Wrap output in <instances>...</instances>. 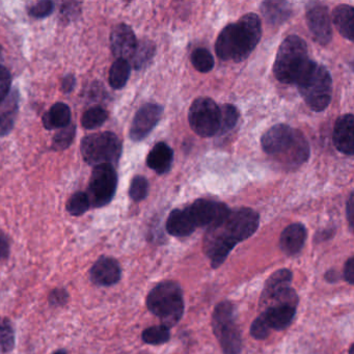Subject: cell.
Returning a JSON list of instances; mask_svg holds the SVG:
<instances>
[{
	"label": "cell",
	"mask_w": 354,
	"mask_h": 354,
	"mask_svg": "<svg viewBox=\"0 0 354 354\" xmlns=\"http://www.w3.org/2000/svg\"><path fill=\"white\" fill-rule=\"evenodd\" d=\"M296 308L290 304H270L262 315L271 329L283 330L293 321Z\"/></svg>",
	"instance_id": "d6986e66"
},
{
	"label": "cell",
	"mask_w": 354,
	"mask_h": 354,
	"mask_svg": "<svg viewBox=\"0 0 354 354\" xmlns=\"http://www.w3.org/2000/svg\"><path fill=\"white\" fill-rule=\"evenodd\" d=\"M270 330L271 328L262 314L258 318H256V320H254L252 326H250V335L256 339H267L270 335Z\"/></svg>",
	"instance_id": "8d00e7d4"
},
{
	"label": "cell",
	"mask_w": 354,
	"mask_h": 354,
	"mask_svg": "<svg viewBox=\"0 0 354 354\" xmlns=\"http://www.w3.org/2000/svg\"><path fill=\"white\" fill-rule=\"evenodd\" d=\"M167 231L174 237H187L196 229L194 221L190 218L187 210L175 209L169 213L167 221Z\"/></svg>",
	"instance_id": "44dd1931"
},
{
	"label": "cell",
	"mask_w": 354,
	"mask_h": 354,
	"mask_svg": "<svg viewBox=\"0 0 354 354\" xmlns=\"http://www.w3.org/2000/svg\"><path fill=\"white\" fill-rule=\"evenodd\" d=\"M142 339L149 345H162L171 339V330L162 324L148 327L142 331Z\"/></svg>",
	"instance_id": "4316f807"
},
{
	"label": "cell",
	"mask_w": 354,
	"mask_h": 354,
	"mask_svg": "<svg viewBox=\"0 0 354 354\" xmlns=\"http://www.w3.org/2000/svg\"><path fill=\"white\" fill-rule=\"evenodd\" d=\"M82 158L88 165L115 167L122 154V142L113 132H99L82 138L80 144Z\"/></svg>",
	"instance_id": "8992f818"
},
{
	"label": "cell",
	"mask_w": 354,
	"mask_h": 354,
	"mask_svg": "<svg viewBox=\"0 0 354 354\" xmlns=\"http://www.w3.org/2000/svg\"><path fill=\"white\" fill-rule=\"evenodd\" d=\"M192 63L196 71L201 73H208L214 67L212 53L205 48H198L192 53Z\"/></svg>",
	"instance_id": "f546056e"
},
{
	"label": "cell",
	"mask_w": 354,
	"mask_h": 354,
	"mask_svg": "<svg viewBox=\"0 0 354 354\" xmlns=\"http://www.w3.org/2000/svg\"><path fill=\"white\" fill-rule=\"evenodd\" d=\"M353 194H350L349 200L346 205V214H347L348 221H349L350 227H353Z\"/></svg>",
	"instance_id": "b9f144b4"
},
{
	"label": "cell",
	"mask_w": 354,
	"mask_h": 354,
	"mask_svg": "<svg viewBox=\"0 0 354 354\" xmlns=\"http://www.w3.org/2000/svg\"><path fill=\"white\" fill-rule=\"evenodd\" d=\"M292 279H293V273L291 272L290 269H279V270L273 272L265 283L264 290H263L262 296H261V301H268L275 294L290 288Z\"/></svg>",
	"instance_id": "7402d4cb"
},
{
	"label": "cell",
	"mask_w": 354,
	"mask_h": 354,
	"mask_svg": "<svg viewBox=\"0 0 354 354\" xmlns=\"http://www.w3.org/2000/svg\"><path fill=\"white\" fill-rule=\"evenodd\" d=\"M333 24L337 28V32L352 42L354 40L353 26H354V9L350 6L339 5L333 10Z\"/></svg>",
	"instance_id": "cb8c5ba5"
},
{
	"label": "cell",
	"mask_w": 354,
	"mask_h": 354,
	"mask_svg": "<svg viewBox=\"0 0 354 354\" xmlns=\"http://www.w3.org/2000/svg\"><path fill=\"white\" fill-rule=\"evenodd\" d=\"M109 119V113L102 107H92L82 115V125L84 129L93 130L101 127Z\"/></svg>",
	"instance_id": "83f0119b"
},
{
	"label": "cell",
	"mask_w": 354,
	"mask_h": 354,
	"mask_svg": "<svg viewBox=\"0 0 354 354\" xmlns=\"http://www.w3.org/2000/svg\"><path fill=\"white\" fill-rule=\"evenodd\" d=\"M118 187V175L115 167L111 165H100L94 167L90 182L88 194L91 206L101 208L113 201Z\"/></svg>",
	"instance_id": "30bf717a"
},
{
	"label": "cell",
	"mask_w": 354,
	"mask_h": 354,
	"mask_svg": "<svg viewBox=\"0 0 354 354\" xmlns=\"http://www.w3.org/2000/svg\"><path fill=\"white\" fill-rule=\"evenodd\" d=\"M55 9V3L50 0H43L39 3H35L32 7L28 9V15L36 19H42L50 15Z\"/></svg>",
	"instance_id": "d590c367"
},
{
	"label": "cell",
	"mask_w": 354,
	"mask_h": 354,
	"mask_svg": "<svg viewBox=\"0 0 354 354\" xmlns=\"http://www.w3.org/2000/svg\"><path fill=\"white\" fill-rule=\"evenodd\" d=\"M43 125L46 129H62L71 124V109L65 103H55L43 115Z\"/></svg>",
	"instance_id": "603a6c76"
},
{
	"label": "cell",
	"mask_w": 354,
	"mask_h": 354,
	"mask_svg": "<svg viewBox=\"0 0 354 354\" xmlns=\"http://www.w3.org/2000/svg\"><path fill=\"white\" fill-rule=\"evenodd\" d=\"M68 293L65 289H55L49 295V301L53 306H63L68 301Z\"/></svg>",
	"instance_id": "f35d334b"
},
{
	"label": "cell",
	"mask_w": 354,
	"mask_h": 354,
	"mask_svg": "<svg viewBox=\"0 0 354 354\" xmlns=\"http://www.w3.org/2000/svg\"><path fill=\"white\" fill-rule=\"evenodd\" d=\"M19 111V93L13 90L0 101V136H6L13 130Z\"/></svg>",
	"instance_id": "ac0fdd59"
},
{
	"label": "cell",
	"mask_w": 354,
	"mask_h": 354,
	"mask_svg": "<svg viewBox=\"0 0 354 354\" xmlns=\"http://www.w3.org/2000/svg\"><path fill=\"white\" fill-rule=\"evenodd\" d=\"M344 279L349 285L354 283V259L349 258L344 265Z\"/></svg>",
	"instance_id": "ab89813d"
},
{
	"label": "cell",
	"mask_w": 354,
	"mask_h": 354,
	"mask_svg": "<svg viewBox=\"0 0 354 354\" xmlns=\"http://www.w3.org/2000/svg\"><path fill=\"white\" fill-rule=\"evenodd\" d=\"M76 127L70 124L67 127L62 128L53 138V148L57 151H64L69 148L75 138Z\"/></svg>",
	"instance_id": "836d02e7"
},
{
	"label": "cell",
	"mask_w": 354,
	"mask_h": 354,
	"mask_svg": "<svg viewBox=\"0 0 354 354\" xmlns=\"http://www.w3.org/2000/svg\"><path fill=\"white\" fill-rule=\"evenodd\" d=\"M306 24L317 43L327 45L333 39V28L327 7L317 3L308 8L306 12Z\"/></svg>",
	"instance_id": "4fadbf2b"
},
{
	"label": "cell",
	"mask_w": 354,
	"mask_h": 354,
	"mask_svg": "<svg viewBox=\"0 0 354 354\" xmlns=\"http://www.w3.org/2000/svg\"><path fill=\"white\" fill-rule=\"evenodd\" d=\"M91 203L86 192H75L67 203V211L73 216H80L90 209Z\"/></svg>",
	"instance_id": "1f68e13d"
},
{
	"label": "cell",
	"mask_w": 354,
	"mask_h": 354,
	"mask_svg": "<svg viewBox=\"0 0 354 354\" xmlns=\"http://www.w3.org/2000/svg\"><path fill=\"white\" fill-rule=\"evenodd\" d=\"M308 45L300 37H287L277 50L273 65L275 78L281 84H296L313 61L308 57Z\"/></svg>",
	"instance_id": "3957f363"
},
{
	"label": "cell",
	"mask_w": 354,
	"mask_h": 354,
	"mask_svg": "<svg viewBox=\"0 0 354 354\" xmlns=\"http://www.w3.org/2000/svg\"><path fill=\"white\" fill-rule=\"evenodd\" d=\"M149 182L142 176H136L132 179L129 188V196L134 202H142L148 196Z\"/></svg>",
	"instance_id": "e575fe53"
},
{
	"label": "cell",
	"mask_w": 354,
	"mask_h": 354,
	"mask_svg": "<svg viewBox=\"0 0 354 354\" xmlns=\"http://www.w3.org/2000/svg\"><path fill=\"white\" fill-rule=\"evenodd\" d=\"M353 348H354V345H353V344H352V345L350 346L349 354H353Z\"/></svg>",
	"instance_id": "f6af8a7d"
},
{
	"label": "cell",
	"mask_w": 354,
	"mask_h": 354,
	"mask_svg": "<svg viewBox=\"0 0 354 354\" xmlns=\"http://www.w3.org/2000/svg\"><path fill=\"white\" fill-rule=\"evenodd\" d=\"M174 160V151L169 145L160 142L153 147L147 157V165L158 175H165L171 171Z\"/></svg>",
	"instance_id": "ffe728a7"
},
{
	"label": "cell",
	"mask_w": 354,
	"mask_h": 354,
	"mask_svg": "<svg viewBox=\"0 0 354 354\" xmlns=\"http://www.w3.org/2000/svg\"><path fill=\"white\" fill-rule=\"evenodd\" d=\"M262 24L256 14L242 16L235 24L225 26L215 43L217 57L223 61L240 63L250 57L260 42Z\"/></svg>",
	"instance_id": "6da1fadb"
},
{
	"label": "cell",
	"mask_w": 354,
	"mask_h": 354,
	"mask_svg": "<svg viewBox=\"0 0 354 354\" xmlns=\"http://www.w3.org/2000/svg\"><path fill=\"white\" fill-rule=\"evenodd\" d=\"M263 151L288 167H300L310 158V145L299 130L279 124L261 138Z\"/></svg>",
	"instance_id": "7a4b0ae2"
},
{
	"label": "cell",
	"mask_w": 354,
	"mask_h": 354,
	"mask_svg": "<svg viewBox=\"0 0 354 354\" xmlns=\"http://www.w3.org/2000/svg\"><path fill=\"white\" fill-rule=\"evenodd\" d=\"M306 237L308 232L302 223H292L281 233L279 237V248L287 256H295L304 248Z\"/></svg>",
	"instance_id": "e0dca14e"
},
{
	"label": "cell",
	"mask_w": 354,
	"mask_h": 354,
	"mask_svg": "<svg viewBox=\"0 0 354 354\" xmlns=\"http://www.w3.org/2000/svg\"><path fill=\"white\" fill-rule=\"evenodd\" d=\"M186 210L196 227L207 229L221 225L230 212L229 207L223 203L206 198L196 200Z\"/></svg>",
	"instance_id": "8fae6325"
},
{
	"label": "cell",
	"mask_w": 354,
	"mask_h": 354,
	"mask_svg": "<svg viewBox=\"0 0 354 354\" xmlns=\"http://www.w3.org/2000/svg\"><path fill=\"white\" fill-rule=\"evenodd\" d=\"M15 346V331L8 319H0V350L10 352Z\"/></svg>",
	"instance_id": "d6a6232c"
},
{
	"label": "cell",
	"mask_w": 354,
	"mask_h": 354,
	"mask_svg": "<svg viewBox=\"0 0 354 354\" xmlns=\"http://www.w3.org/2000/svg\"><path fill=\"white\" fill-rule=\"evenodd\" d=\"M325 279H326L327 283H337L339 279V274L337 273V270L335 269H331V270L327 271L325 273Z\"/></svg>",
	"instance_id": "7bdbcfd3"
},
{
	"label": "cell",
	"mask_w": 354,
	"mask_h": 354,
	"mask_svg": "<svg viewBox=\"0 0 354 354\" xmlns=\"http://www.w3.org/2000/svg\"><path fill=\"white\" fill-rule=\"evenodd\" d=\"M76 80L74 77V75L72 74H68L62 80V91H63L65 94H69L75 88Z\"/></svg>",
	"instance_id": "60d3db41"
},
{
	"label": "cell",
	"mask_w": 354,
	"mask_h": 354,
	"mask_svg": "<svg viewBox=\"0 0 354 354\" xmlns=\"http://www.w3.org/2000/svg\"><path fill=\"white\" fill-rule=\"evenodd\" d=\"M221 109V126L218 134H225L231 131L237 124L239 115L237 109L232 104H223Z\"/></svg>",
	"instance_id": "4dcf8cb0"
},
{
	"label": "cell",
	"mask_w": 354,
	"mask_h": 354,
	"mask_svg": "<svg viewBox=\"0 0 354 354\" xmlns=\"http://www.w3.org/2000/svg\"><path fill=\"white\" fill-rule=\"evenodd\" d=\"M300 96L308 107L316 113L325 111L333 96V80L324 66L313 61L306 73L296 84Z\"/></svg>",
	"instance_id": "5b68a950"
},
{
	"label": "cell",
	"mask_w": 354,
	"mask_h": 354,
	"mask_svg": "<svg viewBox=\"0 0 354 354\" xmlns=\"http://www.w3.org/2000/svg\"><path fill=\"white\" fill-rule=\"evenodd\" d=\"M147 308L160 319L161 324L171 328L184 314L183 292L174 281H165L155 286L147 296Z\"/></svg>",
	"instance_id": "277c9868"
},
{
	"label": "cell",
	"mask_w": 354,
	"mask_h": 354,
	"mask_svg": "<svg viewBox=\"0 0 354 354\" xmlns=\"http://www.w3.org/2000/svg\"><path fill=\"white\" fill-rule=\"evenodd\" d=\"M12 77L9 70L0 65V101L7 97L11 88Z\"/></svg>",
	"instance_id": "74e56055"
},
{
	"label": "cell",
	"mask_w": 354,
	"mask_h": 354,
	"mask_svg": "<svg viewBox=\"0 0 354 354\" xmlns=\"http://www.w3.org/2000/svg\"><path fill=\"white\" fill-rule=\"evenodd\" d=\"M130 72H131V67L129 62L125 59H117L109 70V80L111 88L113 90H122L129 80Z\"/></svg>",
	"instance_id": "d4e9b609"
},
{
	"label": "cell",
	"mask_w": 354,
	"mask_h": 354,
	"mask_svg": "<svg viewBox=\"0 0 354 354\" xmlns=\"http://www.w3.org/2000/svg\"><path fill=\"white\" fill-rule=\"evenodd\" d=\"M260 225V216L250 208L230 210L225 221L217 225L219 231L232 243L237 245L239 242L252 237Z\"/></svg>",
	"instance_id": "9c48e42d"
},
{
	"label": "cell",
	"mask_w": 354,
	"mask_h": 354,
	"mask_svg": "<svg viewBox=\"0 0 354 354\" xmlns=\"http://www.w3.org/2000/svg\"><path fill=\"white\" fill-rule=\"evenodd\" d=\"M354 118L351 113L342 115L335 122L333 129V145L337 151L352 156L353 147Z\"/></svg>",
	"instance_id": "2e32d148"
},
{
	"label": "cell",
	"mask_w": 354,
	"mask_h": 354,
	"mask_svg": "<svg viewBox=\"0 0 354 354\" xmlns=\"http://www.w3.org/2000/svg\"><path fill=\"white\" fill-rule=\"evenodd\" d=\"M291 9L287 3L265 1L262 3V13L269 24H281L289 18Z\"/></svg>",
	"instance_id": "484cf974"
},
{
	"label": "cell",
	"mask_w": 354,
	"mask_h": 354,
	"mask_svg": "<svg viewBox=\"0 0 354 354\" xmlns=\"http://www.w3.org/2000/svg\"><path fill=\"white\" fill-rule=\"evenodd\" d=\"M212 328L223 354H240L242 337L236 323L235 306L230 301L219 302L212 314Z\"/></svg>",
	"instance_id": "52a82bcc"
},
{
	"label": "cell",
	"mask_w": 354,
	"mask_h": 354,
	"mask_svg": "<svg viewBox=\"0 0 354 354\" xmlns=\"http://www.w3.org/2000/svg\"><path fill=\"white\" fill-rule=\"evenodd\" d=\"M53 354H67V352L64 351V350H59V351L55 352Z\"/></svg>",
	"instance_id": "ee69618b"
},
{
	"label": "cell",
	"mask_w": 354,
	"mask_h": 354,
	"mask_svg": "<svg viewBox=\"0 0 354 354\" xmlns=\"http://www.w3.org/2000/svg\"><path fill=\"white\" fill-rule=\"evenodd\" d=\"M138 44L133 30L127 24H119L111 32V49L117 59H132Z\"/></svg>",
	"instance_id": "5bb4252c"
},
{
	"label": "cell",
	"mask_w": 354,
	"mask_h": 354,
	"mask_svg": "<svg viewBox=\"0 0 354 354\" xmlns=\"http://www.w3.org/2000/svg\"><path fill=\"white\" fill-rule=\"evenodd\" d=\"M188 122L194 133L201 138H212L218 134L221 109L212 99H196L188 111Z\"/></svg>",
	"instance_id": "ba28073f"
},
{
	"label": "cell",
	"mask_w": 354,
	"mask_h": 354,
	"mask_svg": "<svg viewBox=\"0 0 354 354\" xmlns=\"http://www.w3.org/2000/svg\"><path fill=\"white\" fill-rule=\"evenodd\" d=\"M163 107L156 103L142 105L132 122L130 138L133 142H142L156 127L162 115Z\"/></svg>",
	"instance_id": "7c38bea8"
},
{
	"label": "cell",
	"mask_w": 354,
	"mask_h": 354,
	"mask_svg": "<svg viewBox=\"0 0 354 354\" xmlns=\"http://www.w3.org/2000/svg\"><path fill=\"white\" fill-rule=\"evenodd\" d=\"M0 53H1V47H0Z\"/></svg>",
	"instance_id": "bcb514c9"
},
{
	"label": "cell",
	"mask_w": 354,
	"mask_h": 354,
	"mask_svg": "<svg viewBox=\"0 0 354 354\" xmlns=\"http://www.w3.org/2000/svg\"><path fill=\"white\" fill-rule=\"evenodd\" d=\"M155 53V45L151 41H142L138 44L136 53H134L132 61L136 70L142 69L146 67L151 61Z\"/></svg>",
	"instance_id": "f1b7e54d"
},
{
	"label": "cell",
	"mask_w": 354,
	"mask_h": 354,
	"mask_svg": "<svg viewBox=\"0 0 354 354\" xmlns=\"http://www.w3.org/2000/svg\"><path fill=\"white\" fill-rule=\"evenodd\" d=\"M90 275L95 285L111 287L119 283L122 277V269L115 259L101 257L91 268Z\"/></svg>",
	"instance_id": "9a60e30c"
}]
</instances>
